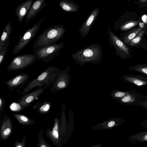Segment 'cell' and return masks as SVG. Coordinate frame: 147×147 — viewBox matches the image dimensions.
Returning a JSON list of instances; mask_svg holds the SVG:
<instances>
[{"label":"cell","mask_w":147,"mask_h":147,"mask_svg":"<svg viewBox=\"0 0 147 147\" xmlns=\"http://www.w3.org/2000/svg\"><path fill=\"white\" fill-rule=\"evenodd\" d=\"M66 31L64 26L61 24L48 28L37 37L33 45V52L56 44L57 41L63 36Z\"/></svg>","instance_id":"1"},{"label":"cell","mask_w":147,"mask_h":147,"mask_svg":"<svg viewBox=\"0 0 147 147\" xmlns=\"http://www.w3.org/2000/svg\"><path fill=\"white\" fill-rule=\"evenodd\" d=\"M71 57L79 65L83 66L87 63L96 64L102 59V49L100 45L94 43L76 51L71 55Z\"/></svg>","instance_id":"2"},{"label":"cell","mask_w":147,"mask_h":147,"mask_svg":"<svg viewBox=\"0 0 147 147\" xmlns=\"http://www.w3.org/2000/svg\"><path fill=\"white\" fill-rule=\"evenodd\" d=\"M60 71L59 68L55 66L47 67L39 75L27 84L20 92V95H25L36 87L38 88L50 87Z\"/></svg>","instance_id":"3"},{"label":"cell","mask_w":147,"mask_h":147,"mask_svg":"<svg viewBox=\"0 0 147 147\" xmlns=\"http://www.w3.org/2000/svg\"><path fill=\"white\" fill-rule=\"evenodd\" d=\"M143 23V21L135 12L127 11L115 22L114 28L115 30L126 31Z\"/></svg>","instance_id":"4"},{"label":"cell","mask_w":147,"mask_h":147,"mask_svg":"<svg viewBox=\"0 0 147 147\" xmlns=\"http://www.w3.org/2000/svg\"><path fill=\"white\" fill-rule=\"evenodd\" d=\"M109 42L110 47L115 50L116 55L120 58L126 60L132 57L130 49L113 32L112 30L109 28L107 29Z\"/></svg>","instance_id":"5"},{"label":"cell","mask_w":147,"mask_h":147,"mask_svg":"<svg viewBox=\"0 0 147 147\" xmlns=\"http://www.w3.org/2000/svg\"><path fill=\"white\" fill-rule=\"evenodd\" d=\"M44 20V18L41 19L32 27L28 29L23 34L20 36L12 51L13 54L19 53L29 43L36 34L42 22Z\"/></svg>","instance_id":"6"},{"label":"cell","mask_w":147,"mask_h":147,"mask_svg":"<svg viewBox=\"0 0 147 147\" xmlns=\"http://www.w3.org/2000/svg\"><path fill=\"white\" fill-rule=\"evenodd\" d=\"M64 46V43L62 42L41 48L33 52V53L37 56V60L46 63L58 57Z\"/></svg>","instance_id":"7"},{"label":"cell","mask_w":147,"mask_h":147,"mask_svg":"<svg viewBox=\"0 0 147 147\" xmlns=\"http://www.w3.org/2000/svg\"><path fill=\"white\" fill-rule=\"evenodd\" d=\"M37 59V56L34 53L13 57L7 69L9 71H13L23 69L32 65Z\"/></svg>","instance_id":"8"},{"label":"cell","mask_w":147,"mask_h":147,"mask_svg":"<svg viewBox=\"0 0 147 147\" xmlns=\"http://www.w3.org/2000/svg\"><path fill=\"white\" fill-rule=\"evenodd\" d=\"M70 68L67 66L64 69L61 70L51 86L50 91L54 93L65 89L69 86L71 76Z\"/></svg>","instance_id":"9"},{"label":"cell","mask_w":147,"mask_h":147,"mask_svg":"<svg viewBox=\"0 0 147 147\" xmlns=\"http://www.w3.org/2000/svg\"><path fill=\"white\" fill-rule=\"evenodd\" d=\"M47 88L44 87L41 88H37L34 91L23 95L17 101L22 109L29 106Z\"/></svg>","instance_id":"10"},{"label":"cell","mask_w":147,"mask_h":147,"mask_svg":"<svg viewBox=\"0 0 147 147\" xmlns=\"http://www.w3.org/2000/svg\"><path fill=\"white\" fill-rule=\"evenodd\" d=\"M100 11L99 9L96 7L87 18L78 30L81 37H85L88 34Z\"/></svg>","instance_id":"11"},{"label":"cell","mask_w":147,"mask_h":147,"mask_svg":"<svg viewBox=\"0 0 147 147\" xmlns=\"http://www.w3.org/2000/svg\"><path fill=\"white\" fill-rule=\"evenodd\" d=\"M30 76L27 73L22 72L6 81V84L10 90L21 89L25 85Z\"/></svg>","instance_id":"12"},{"label":"cell","mask_w":147,"mask_h":147,"mask_svg":"<svg viewBox=\"0 0 147 147\" xmlns=\"http://www.w3.org/2000/svg\"><path fill=\"white\" fill-rule=\"evenodd\" d=\"M144 96L134 90L130 91L129 93L116 101L125 105H138L144 100Z\"/></svg>","instance_id":"13"},{"label":"cell","mask_w":147,"mask_h":147,"mask_svg":"<svg viewBox=\"0 0 147 147\" xmlns=\"http://www.w3.org/2000/svg\"><path fill=\"white\" fill-rule=\"evenodd\" d=\"M48 1L46 0H36L32 4L26 16L25 22L27 23L34 18L47 5Z\"/></svg>","instance_id":"14"},{"label":"cell","mask_w":147,"mask_h":147,"mask_svg":"<svg viewBox=\"0 0 147 147\" xmlns=\"http://www.w3.org/2000/svg\"><path fill=\"white\" fill-rule=\"evenodd\" d=\"M33 0H26L18 6L15 9V14L17 16L21 25L24 17L27 16L32 5Z\"/></svg>","instance_id":"15"},{"label":"cell","mask_w":147,"mask_h":147,"mask_svg":"<svg viewBox=\"0 0 147 147\" xmlns=\"http://www.w3.org/2000/svg\"><path fill=\"white\" fill-rule=\"evenodd\" d=\"M121 78L125 82L138 86L147 85V76H146L126 75L123 76Z\"/></svg>","instance_id":"16"},{"label":"cell","mask_w":147,"mask_h":147,"mask_svg":"<svg viewBox=\"0 0 147 147\" xmlns=\"http://www.w3.org/2000/svg\"><path fill=\"white\" fill-rule=\"evenodd\" d=\"M0 130V136L2 140L7 139L10 135L12 131V123L10 117L5 115L2 119Z\"/></svg>","instance_id":"17"},{"label":"cell","mask_w":147,"mask_h":147,"mask_svg":"<svg viewBox=\"0 0 147 147\" xmlns=\"http://www.w3.org/2000/svg\"><path fill=\"white\" fill-rule=\"evenodd\" d=\"M146 25L139 26L128 31L124 32L119 34V38L125 45L127 44L145 27Z\"/></svg>","instance_id":"18"},{"label":"cell","mask_w":147,"mask_h":147,"mask_svg":"<svg viewBox=\"0 0 147 147\" xmlns=\"http://www.w3.org/2000/svg\"><path fill=\"white\" fill-rule=\"evenodd\" d=\"M59 5L62 10L67 12H77L80 9L79 5L71 0H61Z\"/></svg>","instance_id":"19"},{"label":"cell","mask_w":147,"mask_h":147,"mask_svg":"<svg viewBox=\"0 0 147 147\" xmlns=\"http://www.w3.org/2000/svg\"><path fill=\"white\" fill-rule=\"evenodd\" d=\"M147 31V24L145 28L138 33L126 45L129 48L139 47L141 43L145 40L144 36Z\"/></svg>","instance_id":"20"},{"label":"cell","mask_w":147,"mask_h":147,"mask_svg":"<svg viewBox=\"0 0 147 147\" xmlns=\"http://www.w3.org/2000/svg\"><path fill=\"white\" fill-rule=\"evenodd\" d=\"M13 29L10 22H9L5 26L2 34L0 41V51L2 49L8 39L10 38V35L12 33Z\"/></svg>","instance_id":"21"},{"label":"cell","mask_w":147,"mask_h":147,"mask_svg":"<svg viewBox=\"0 0 147 147\" xmlns=\"http://www.w3.org/2000/svg\"><path fill=\"white\" fill-rule=\"evenodd\" d=\"M54 124L52 131L48 129L46 132L47 136L54 143H56L58 140L59 135V120L57 117H56L54 120Z\"/></svg>","instance_id":"22"},{"label":"cell","mask_w":147,"mask_h":147,"mask_svg":"<svg viewBox=\"0 0 147 147\" xmlns=\"http://www.w3.org/2000/svg\"><path fill=\"white\" fill-rule=\"evenodd\" d=\"M128 139L134 144L147 142V131L139 132L130 135Z\"/></svg>","instance_id":"23"},{"label":"cell","mask_w":147,"mask_h":147,"mask_svg":"<svg viewBox=\"0 0 147 147\" xmlns=\"http://www.w3.org/2000/svg\"><path fill=\"white\" fill-rule=\"evenodd\" d=\"M51 107V104L50 102L45 101L39 102L35 104L33 106L34 109L37 110L38 112L41 114L48 113Z\"/></svg>","instance_id":"24"},{"label":"cell","mask_w":147,"mask_h":147,"mask_svg":"<svg viewBox=\"0 0 147 147\" xmlns=\"http://www.w3.org/2000/svg\"><path fill=\"white\" fill-rule=\"evenodd\" d=\"M13 115L20 124L24 126L30 125L35 123L32 119L22 114L13 113Z\"/></svg>","instance_id":"25"},{"label":"cell","mask_w":147,"mask_h":147,"mask_svg":"<svg viewBox=\"0 0 147 147\" xmlns=\"http://www.w3.org/2000/svg\"><path fill=\"white\" fill-rule=\"evenodd\" d=\"M130 70L147 75V63H141L130 66Z\"/></svg>","instance_id":"26"},{"label":"cell","mask_w":147,"mask_h":147,"mask_svg":"<svg viewBox=\"0 0 147 147\" xmlns=\"http://www.w3.org/2000/svg\"><path fill=\"white\" fill-rule=\"evenodd\" d=\"M129 91H123L115 90L111 92L110 94L111 97L114 100H117L128 94Z\"/></svg>","instance_id":"27"},{"label":"cell","mask_w":147,"mask_h":147,"mask_svg":"<svg viewBox=\"0 0 147 147\" xmlns=\"http://www.w3.org/2000/svg\"><path fill=\"white\" fill-rule=\"evenodd\" d=\"M9 39L10 38L8 39L1 51H0V66L2 64L5 59L9 45Z\"/></svg>","instance_id":"28"},{"label":"cell","mask_w":147,"mask_h":147,"mask_svg":"<svg viewBox=\"0 0 147 147\" xmlns=\"http://www.w3.org/2000/svg\"><path fill=\"white\" fill-rule=\"evenodd\" d=\"M38 136V147H51L45 142L43 138L42 130L40 131Z\"/></svg>","instance_id":"29"},{"label":"cell","mask_w":147,"mask_h":147,"mask_svg":"<svg viewBox=\"0 0 147 147\" xmlns=\"http://www.w3.org/2000/svg\"><path fill=\"white\" fill-rule=\"evenodd\" d=\"M26 138L24 136L21 142H19V141L18 140H16L15 144L14 147H26Z\"/></svg>","instance_id":"30"},{"label":"cell","mask_w":147,"mask_h":147,"mask_svg":"<svg viewBox=\"0 0 147 147\" xmlns=\"http://www.w3.org/2000/svg\"><path fill=\"white\" fill-rule=\"evenodd\" d=\"M5 104V101L4 97L1 96L0 97V115L3 113L4 107Z\"/></svg>","instance_id":"31"},{"label":"cell","mask_w":147,"mask_h":147,"mask_svg":"<svg viewBox=\"0 0 147 147\" xmlns=\"http://www.w3.org/2000/svg\"><path fill=\"white\" fill-rule=\"evenodd\" d=\"M139 7L144 8L147 6V0H140L136 1Z\"/></svg>","instance_id":"32"},{"label":"cell","mask_w":147,"mask_h":147,"mask_svg":"<svg viewBox=\"0 0 147 147\" xmlns=\"http://www.w3.org/2000/svg\"><path fill=\"white\" fill-rule=\"evenodd\" d=\"M139 47L144 50L147 51V40H145L143 41L140 45Z\"/></svg>","instance_id":"33"},{"label":"cell","mask_w":147,"mask_h":147,"mask_svg":"<svg viewBox=\"0 0 147 147\" xmlns=\"http://www.w3.org/2000/svg\"><path fill=\"white\" fill-rule=\"evenodd\" d=\"M138 105L147 110V101L143 100L138 104Z\"/></svg>","instance_id":"34"},{"label":"cell","mask_w":147,"mask_h":147,"mask_svg":"<svg viewBox=\"0 0 147 147\" xmlns=\"http://www.w3.org/2000/svg\"><path fill=\"white\" fill-rule=\"evenodd\" d=\"M142 127L147 128V119H145L143 122L140 124Z\"/></svg>","instance_id":"35"},{"label":"cell","mask_w":147,"mask_h":147,"mask_svg":"<svg viewBox=\"0 0 147 147\" xmlns=\"http://www.w3.org/2000/svg\"><path fill=\"white\" fill-rule=\"evenodd\" d=\"M115 124V122L114 121H110L108 124V126L110 127H112L114 126Z\"/></svg>","instance_id":"36"},{"label":"cell","mask_w":147,"mask_h":147,"mask_svg":"<svg viewBox=\"0 0 147 147\" xmlns=\"http://www.w3.org/2000/svg\"><path fill=\"white\" fill-rule=\"evenodd\" d=\"M145 97L144 100L147 101V95L144 96Z\"/></svg>","instance_id":"37"},{"label":"cell","mask_w":147,"mask_h":147,"mask_svg":"<svg viewBox=\"0 0 147 147\" xmlns=\"http://www.w3.org/2000/svg\"><path fill=\"white\" fill-rule=\"evenodd\" d=\"M145 35L147 37V31L146 32Z\"/></svg>","instance_id":"38"}]
</instances>
